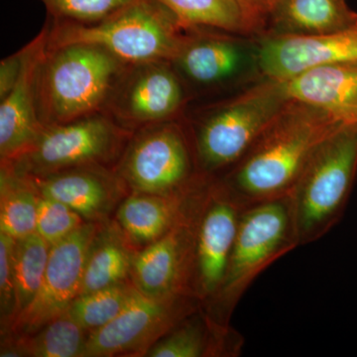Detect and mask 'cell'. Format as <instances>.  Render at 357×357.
<instances>
[{"label":"cell","mask_w":357,"mask_h":357,"mask_svg":"<svg viewBox=\"0 0 357 357\" xmlns=\"http://www.w3.org/2000/svg\"><path fill=\"white\" fill-rule=\"evenodd\" d=\"M342 126L323 110L291 100L243 158L217 178L243 208L286 198L317 147Z\"/></svg>","instance_id":"6da1fadb"},{"label":"cell","mask_w":357,"mask_h":357,"mask_svg":"<svg viewBox=\"0 0 357 357\" xmlns=\"http://www.w3.org/2000/svg\"><path fill=\"white\" fill-rule=\"evenodd\" d=\"M290 100L281 81L263 77L234 96L185 112L202 175L220 177L236 165Z\"/></svg>","instance_id":"7a4b0ae2"},{"label":"cell","mask_w":357,"mask_h":357,"mask_svg":"<svg viewBox=\"0 0 357 357\" xmlns=\"http://www.w3.org/2000/svg\"><path fill=\"white\" fill-rule=\"evenodd\" d=\"M128 66L95 45L47 49L38 77L40 121L53 126L105 112Z\"/></svg>","instance_id":"3957f363"},{"label":"cell","mask_w":357,"mask_h":357,"mask_svg":"<svg viewBox=\"0 0 357 357\" xmlns=\"http://www.w3.org/2000/svg\"><path fill=\"white\" fill-rule=\"evenodd\" d=\"M187 28L154 0H136L105 20L91 24L53 20L48 47L70 44L100 47L128 65L171 61Z\"/></svg>","instance_id":"277c9868"},{"label":"cell","mask_w":357,"mask_h":357,"mask_svg":"<svg viewBox=\"0 0 357 357\" xmlns=\"http://www.w3.org/2000/svg\"><path fill=\"white\" fill-rule=\"evenodd\" d=\"M298 246L289 197L244 208L222 285L202 307L218 323L230 325L234 310L256 278Z\"/></svg>","instance_id":"5b68a950"},{"label":"cell","mask_w":357,"mask_h":357,"mask_svg":"<svg viewBox=\"0 0 357 357\" xmlns=\"http://www.w3.org/2000/svg\"><path fill=\"white\" fill-rule=\"evenodd\" d=\"M357 174V126L317 147L289 195L299 245L325 236L344 215Z\"/></svg>","instance_id":"8992f818"},{"label":"cell","mask_w":357,"mask_h":357,"mask_svg":"<svg viewBox=\"0 0 357 357\" xmlns=\"http://www.w3.org/2000/svg\"><path fill=\"white\" fill-rule=\"evenodd\" d=\"M114 169L130 192L162 196L185 194L206 177L183 117L134 131Z\"/></svg>","instance_id":"52a82bcc"},{"label":"cell","mask_w":357,"mask_h":357,"mask_svg":"<svg viewBox=\"0 0 357 357\" xmlns=\"http://www.w3.org/2000/svg\"><path fill=\"white\" fill-rule=\"evenodd\" d=\"M134 131L105 112L89 115L67 123L43 126L36 140L8 164L28 177L88 165L114 168Z\"/></svg>","instance_id":"ba28073f"},{"label":"cell","mask_w":357,"mask_h":357,"mask_svg":"<svg viewBox=\"0 0 357 357\" xmlns=\"http://www.w3.org/2000/svg\"><path fill=\"white\" fill-rule=\"evenodd\" d=\"M245 37L213 28H187L170 62L192 100L222 93L253 74L261 76L256 38Z\"/></svg>","instance_id":"9c48e42d"},{"label":"cell","mask_w":357,"mask_h":357,"mask_svg":"<svg viewBox=\"0 0 357 357\" xmlns=\"http://www.w3.org/2000/svg\"><path fill=\"white\" fill-rule=\"evenodd\" d=\"M191 96L170 61L128 65L107 105L122 128L136 131L145 126L180 119Z\"/></svg>","instance_id":"30bf717a"},{"label":"cell","mask_w":357,"mask_h":357,"mask_svg":"<svg viewBox=\"0 0 357 357\" xmlns=\"http://www.w3.org/2000/svg\"><path fill=\"white\" fill-rule=\"evenodd\" d=\"M201 307L191 295L154 298L139 292L117 318L91 333L83 357L145 356L158 340Z\"/></svg>","instance_id":"8fae6325"},{"label":"cell","mask_w":357,"mask_h":357,"mask_svg":"<svg viewBox=\"0 0 357 357\" xmlns=\"http://www.w3.org/2000/svg\"><path fill=\"white\" fill-rule=\"evenodd\" d=\"M206 177L190 192L177 222L158 241L140 249L130 281L148 297L191 295L199 191ZM195 297V296H194Z\"/></svg>","instance_id":"7c38bea8"},{"label":"cell","mask_w":357,"mask_h":357,"mask_svg":"<svg viewBox=\"0 0 357 357\" xmlns=\"http://www.w3.org/2000/svg\"><path fill=\"white\" fill-rule=\"evenodd\" d=\"M244 208L217 178L199 191L192 291L202 307L213 300L225 278Z\"/></svg>","instance_id":"4fadbf2b"},{"label":"cell","mask_w":357,"mask_h":357,"mask_svg":"<svg viewBox=\"0 0 357 357\" xmlns=\"http://www.w3.org/2000/svg\"><path fill=\"white\" fill-rule=\"evenodd\" d=\"M100 225L84 222L64 241L52 246L38 293L7 332L29 335L67 312L81 290L86 255Z\"/></svg>","instance_id":"5bb4252c"},{"label":"cell","mask_w":357,"mask_h":357,"mask_svg":"<svg viewBox=\"0 0 357 357\" xmlns=\"http://www.w3.org/2000/svg\"><path fill=\"white\" fill-rule=\"evenodd\" d=\"M262 77L285 81L310 68L357 64V21L354 25L311 37L261 36L256 38Z\"/></svg>","instance_id":"9a60e30c"},{"label":"cell","mask_w":357,"mask_h":357,"mask_svg":"<svg viewBox=\"0 0 357 357\" xmlns=\"http://www.w3.org/2000/svg\"><path fill=\"white\" fill-rule=\"evenodd\" d=\"M29 178L42 197L67 204L89 222L102 223L114 218L119 204L130 194L112 167H74Z\"/></svg>","instance_id":"2e32d148"},{"label":"cell","mask_w":357,"mask_h":357,"mask_svg":"<svg viewBox=\"0 0 357 357\" xmlns=\"http://www.w3.org/2000/svg\"><path fill=\"white\" fill-rule=\"evenodd\" d=\"M50 24L25 45L20 77L0 100V162L13 161L38 137L43 124L38 115V77L48 47Z\"/></svg>","instance_id":"e0dca14e"},{"label":"cell","mask_w":357,"mask_h":357,"mask_svg":"<svg viewBox=\"0 0 357 357\" xmlns=\"http://www.w3.org/2000/svg\"><path fill=\"white\" fill-rule=\"evenodd\" d=\"M281 82L290 100L323 110L342 126H357V64L317 66Z\"/></svg>","instance_id":"ac0fdd59"},{"label":"cell","mask_w":357,"mask_h":357,"mask_svg":"<svg viewBox=\"0 0 357 357\" xmlns=\"http://www.w3.org/2000/svg\"><path fill=\"white\" fill-rule=\"evenodd\" d=\"M244 338L230 325L218 323L203 307L181 321L147 351V357H237Z\"/></svg>","instance_id":"d6986e66"},{"label":"cell","mask_w":357,"mask_h":357,"mask_svg":"<svg viewBox=\"0 0 357 357\" xmlns=\"http://www.w3.org/2000/svg\"><path fill=\"white\" fill-rule=\"evenodd\" d=\"M356 21L357 13L347 0H277L262 36H319L340 31Z\"/></svg>","instance_id":"ffe728a7"},{"label":"cell","mask_w":357,"mask_h":357,"mask_svg":"<svg viewBox=\"0 0 357 357\" xmlns=\"http://www.w3.org/2000/svg\"><path fill=\"white\" fill-rule=\"evenodd\" d=\"M138 251L114 218L100 223L89 248L79 295L130 281Z\"/></svg>","instance_id":"44dd1931"},{"label":"cell","mask_w":357,"mask_h":357,"mask_svg":"<svg viewBox=\"0 0 357 357\" xmlns=\"http://www.w3.org/2000/svg\"><path fill=\"white\" fill-rule=\"evenodd\" d=\"M191 191L175 196L130 192L119 204L114 218L140 250L171 229Z\"/></svg>","instance_id":"7402d4cb"},{"label":"cell","mask_w":357,"mask_h":357,"mask_svg":"<svg viewBox=\"0 0 357 357\" xmlns=\"http://www.w3.org/2000/svg\"><path fill=\"white\" fill-rule=\"evenodd\" d=\"M89 335L65 312L29 335L2 333L0 357H83Z\"/></svg>","instance_id":"603a6c76"},{"label":"cell","mask_w":357,"mask_h":357,"mask_svg":"<svg viewBox=\"0 0 357 357\" xmlns=\"http://www.w3.org/2000/svg\"><path fill=\"white\" fill-rule=\"evenodd\" d=\"M40 197L31 178L0 163V232L14 239L35 234Z\"/></svg>","instance_id":"cb8c5ba5"},{"label":"cell","mask_w":357,"mask_h":357,"mask_svg":"<svg viewBox=\"0 0 357 357\" xmlns=\"http://www.w3.org/2000/svg\"><path fill=\"white\" fill-rule=\"evenodd\" d=\"M185 28H213L249 36L241 9L234 0H154ZM251 37V36H249Z\"/></svg>","instance_id":"d4e9b609"},{"label":"cell","mask_w":357,"mask_h":357,"mask_svg":"<svg viewBox=\"0 0 357 357\" xmlns=\"http://www.w3.org/2000/svg\"><path fill=\"white\" fill-rule=\"evenodd\" d=\"M138 294L132 282H122L77 296L66 312L84 330L93 333L117 318Z\"/></svg>","instance_id":"484cf974"},{"label":"cell","mask_w":357,"mask_h":357,"mask_svg":"<svg viewBox=\"0 0 357 357\" xmlns=\"http://www.w3.org/2000/svg\"><path fill=\"white\" fill-rule=\"evenodd\" d=\"M51 248L50 244L36 232L31 236L15 239L13 273L17 302L16 317L32 302L38 293L46 272Z\"/></svg>","instance_id":"4316f807"},{"label":"cell","mask_w":357,"mask_h":357,"mask_svg":"<svg viewBox=\"0 0 357 357\" xmlns=\"http://www.w3.org/2000/svg\"><path fill=\"white\" fill-rule=\"evenodd\" d=\"M53 20L91 24L105 20L136 0H38Z\"/></svg>","instance_id":"83f0119b"},{"label":"cell","mask_w":357,"mask_h":357,"mask_svg":"<svg viewBox=\"0 0 357 357\" xmlns=\"http://www.w3.org/2000/svg\"><path fill=\"white\" fill-rule=\"evenodd\" d=\"M84 222H86L83 217L67 204L46 197H40L36 234L51 246L64 241Z\"/></svg>","instance_id":"f1b7e54d"},{"label":"cell","mask_w":357,"mask_h":357,"mask_svg":"<svg viewBox=\"0 0 357 357\" xmlns=\"http://www.w3.org/2000/svg\"><path fill=\"white\" fill-rule=\"evenodd\" d=\"M15 239L0 232V333L7 332L16 318L13 248Z\"/></svg>","instance_id":"f546056e"},{"label":"cell","mask_w":357,"mask_h":357,"mask_svg":"<svg viewBox=\"0 0 357 357\" xmlns=\"http://www.w3.org/2000/svg\"><path fill=\"white\" fill-rule=\"evenodd\" d=\"M241 9L249 36L264 34L268 18L277 0H234Z\"/></svg>","instance_id":"4dcf8cb0"},{"label":"cell","mask_w":357,"mask_h":357,"mask_svg":"<svg viewBox=\"0 0 357 357\" xmlns=\"http://www.w3.org/2000/svg\"><path fill=\"white\" fill-rule=\"evenodd\" d=\"M26 47L2 59L0 63V100L6 98L20 77L23 62H24Z\"/></svg>","instance_id":"1f68e13d"}]
</instances>
